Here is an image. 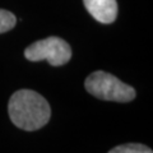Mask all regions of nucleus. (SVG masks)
Returning <instances> with one entry per match:
<instances>
[{
  "label": "nucleus",
  "mask_w": 153,
  "mask_h": 153,
  "mask_svg": "<svg viewBox=\"0 0 153 153\" xmlns=\"http://www.w3.org/2000/svg\"><path fill=\"white\" fill-rule=\"evenodd\" d=\"M8 112L14 125L26 131L44 128L51 116V108L46 98L32 89L14 92L9 100Z\"/></svg>",
  "instance_id": "1"
},
{
  "label": "nucleus",
  "mask_w": 153,
  "mask_h": 153,
  "mask_svg": "<svg viewBox=\"0 0 153 153\" xmlns=\"http://www.w3.org/2000/svg\"><path fill=\"white\" fill-rule=\"evenodd\" d=\"M84 88L88 93L103 101L130 102L137 96L135 89L131 85L102 70L89 74L84 82Z\"/></svg>",
  "instance_id": "2"
},
{
  "label": "nucleus",
  "mask_w": 153,
  "mask_h": 153,
  "mask_svg": "<svg viewBox=\"0 0 153 153\" xmlns=\"http://www.w3.org/2000/svg\"><path fill=\"white\" fill-rule=\"evenodd\" d=\"M25 56L30 61L47 60L52 66H61L71 59V49L65 40L51 36L30 45L25 50Z\"/></svg>",
  "instance_id": "3"
},
{
  "label": "nucleus",
  "mask_w": 153,
  "mask_h": 153,
  "mask_svg": "<svg viewBox=\"0 0 153 153\" xmlns=\"http://www.w3.org/2000/svg\"><path fill=\"white\" fill-rule=\"evenodd\" d=\"M83 4L91 16L102 25L114 23L117 17L116 0H83Z\"/></svg>",
  "instance_id": "4"
},
{
  "label": "nucleus",
  "mask_w": 153,
  "mask_h": 153,
  "mask_svg": "<svg viewBox=\"0 0 153 153\" xmlns=\"http://www.w3.org/2000/svg\"><path fill=\"white\" fill-rule=\"evenodd\" d=\"M108 153H153L149 147L139 143H128V144L117 146L112 148Z\"/></svg>",
  "instance_id": "5"
},
{
  "label": "nucleus",
  "mask_w": 153,
  "mask_h": 153,
  "mask_svg": "<svg viewBox=\"0 0 153 153\" xmlns=\"http://www.w3.org/2000/svg\"><path fill=\"white\" fill-rule=\"evenodd\" d=\"M17 18L16 16L5 9H0V33H5L10 31L16 26Z\"/></svg>",
  "instance_id": "6"
}]
</instances>
